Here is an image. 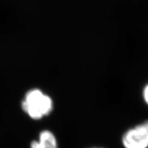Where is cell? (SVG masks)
<instances>
[{
  "instance_id": "1",
  "label": "cell",
  "mask_w": 148,
  "mask_h": 148,
  "mask_svg": "<svg viewBox=\"0 0 148 148\" xmlns=\"http://www.w3.org/2000/svg\"><path fill=\"white\" fill-rule=\"evenodd\" d=\"M22 108L33 119H40L50 113L52 101L49 96L38 89H32L26 93L22 101Z\"/></svg>"
},
{
  "instance_id": "4",
  "label": "cell",
  "mask_w": 148,
  "mask_h": 148,
  "mask_svg": "<svg viewBox=\"0 0 148 148\" xmlns=\"http://www.w3.org/2000/svg\"><path fill=\"white\" fill-rule=\"evenodd\" d=\"M144 98H145V100L148 104V85L144 90Z\"/></svg>"
},
{
  "instance_id": "2",
  "label": "cell",
  "mask_w": 148,
  "mask_h": 148,
  "mask_svg": "<svg viewBox=\"0 0 148 148\" xmlns=\"http://www.w3.org/2000/svg\"><path fill=\"white\" fill-rule=\"evenodd\" d=\"M125 148H147L148 147V121L130 130L123 137Z\"/></svg>"
},
{
  "instance_id": "3",
  "label": "cell",
  "mask_w": 148,
  "mask_h": 148,
  "mask_svg": "<svg viewBox=\"0 0 148 148\" xmlns=\"http://www.w3.org/2000/svg\"><path fill=\"white\" fill-rule=\"evenodd\" d=\"M30 148H57L56 139L51 132L42 131L40 134L39 140L32 142Z\"/></svg>"
}]
</instances>
